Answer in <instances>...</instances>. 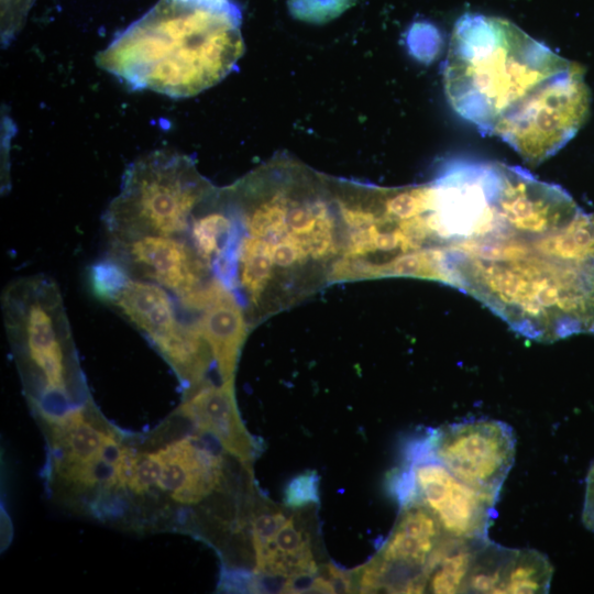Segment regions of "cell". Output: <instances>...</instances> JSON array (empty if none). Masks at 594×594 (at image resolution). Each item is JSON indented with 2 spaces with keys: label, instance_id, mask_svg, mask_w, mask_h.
<instances>
[{
  "label": "cell",
  "instance_id": "obj_12",
  "mask_svg": "<svg viewBox=\"0 0 594 594\" xmlns=\"http://www.w3.org/2000/svg\"><path fill=\"white\" fill-rule=\"evenodd\" d=\"M58 420L55 440L64 455L58 466L61 475L78 486L96 485L100 465H113L120 446L112 436L85 421L78 410Z\"/></svg>",
  "mask_w": 594,
  "mask_h": 594
},
{
  "label": "cell",
  "instance_id": "obj_15",
  "mask_svg": "<svg viewBox=\"0 0 594 594\" xmlns=\"http://www.w3.org/2000/svg\"><path fill=\"white\" fill-rule=\"evenodd\" d=\"M553 568L546 554L535 549L508 548L504 560L497 593H547Z\"/></svg>",
  "mask_w": 594,
  "mask_h": 594
},
{
  "label": "cell",
  "instance_id": "obj_4",
  "mask_svg": "<svg viewBox=\"0 0 594 594\" xmlns=\"http://www.w3.org/2000/svg\"><path fill=\"white\" fill-rule=\"evenodd\" d=\"M216 190L189 156L153 151L127 167L103 223L110 239L148 234L184 238L196 212Z\"/></svg>",
  "mask_w": 594,
  "mask_h": 594
},
{
  "label": "cell",
  "instance_id": "obj_9",
  "mask_svg": "<svg viewBox=\"0 0 594 594\" xmlns=\"http://www.w3.org/2000/svg\"><path fill=\"white\" fill-rule=\"evenodd\" d=\"M109 256L130 275L154 282L177 296L178 301L205 286L210 266L187 239L136 235L110 239Z\"/></svg>",
  "mask_w": 594,
  "mask_h": 594
},
{
  "label": "cell",
  "instance_id": "obj_17",
  "mask_svg": "<svg viewBox=\"0 0 594 594\" xmlns=\"http://www.w3.org/2000/svg\"><path fill=\"white\" fill-rule=\"evenodd\" d=\"M283 502L286 507L297 509L319 502V475L306 471L293 477L286 485Z\"/></svg>",
  "mask_w": 594,
  "mask_h": 594
},
{
  "label": "cell",
  "instance_id": "obj_13",
  "mask_svg": "<svg viewBox=\"0 0 594 594\" xmlns=\"http://www.w3.org/2000/svg\"><path fill=\"white\" fill-rule=\"evenodd\" d=\"M107 304L153 344L183 321L167 289L154 282L132 275H129L125 283Z\"/></svg>",
  "mask_w": 594,
  "mask_h": 594
},
{
  "label": "cell",
  "instance_id": "obj_2",
  "mask_svg": "<svg viewBox=\"0 0 594 594\" xmlns=\"http://www.w3.org/2000/svg\"><path fill=\"white\" fill-rule=\"evenodd\" d=\"M452 286L534 341L594 334V212L536 230L514 222L472 240Z\"/></svg>",
  "mask_w": 594,
  "mask_h": 594
},
{
  "label": "cell",
  "instance_id": "obj_16",
  "mask_svg": "<svg viewBox=\"0 0 594 594\" xmlns=\"http://www.w3.org/2000/svg\"><path fill=\"white\" fill-rule=\"evenodd\" d=\"M358 0H287L290 15L301 22L323 24L330 22L351 7Z\"/></svg>",
  "mask_w": 594,
  "mask_h": 594
},
{
  "label": "cell",
  "instance_id": "obj_14",
  "mask_svg": "<svg viewBox=\"0 0 594 594\" xmlns=\"http://www.w3.org/2000/svg\"><path fill=\"white\" fill-rule=\"evenodd\" d=\"M210 346L219 376L233 382L241 348L248 334L243 307L232 290H227L202 311L195 321Z\"/></svg>",
  "mask_w": 594,
  "mask_h": 594
},
{
  "label": "cell",
  "instance_id": "obj_7",
  "mask_svg": "<svg viewBox=\"0 0 594 594\" xmlns=\"http://www.w3.org/2000/svg\"><path fill=\"white\" fill-rule=\"evenodd\" d=\"M432 457L459 480L498 501L516 455L513 428L501 420L480 418L429 430Z\"/></svg>",
  "mask_w": 594,
  "mask_h": 594
},
{
  "label": "cell",
  "instance_id": "obj_10",
  "mask_svg": "<svg viewBox=\"0 0 594 594\" xmlns=\"http://www.w3.org/2000/svg\"><path fill=\"white\" fill-rule=\"evenodd\" d=\"M162 474L157 486L182 504H197L221 483V458L196 436L172 441L157 451Z\"/></svg>",
  "mask_w": 594,
  "mask_h": 594
},
{
  "label": "cell",
  "instance_id": "obj_23",
  "mask_svg": "<svg viewBox=\"0 0 594 594\" xmlns=\"http://www.w3.org/2000/svg\"><path fill=\"white\" fill-rule=\"evenodd\" d=\"M327 576L331 581L334 593H348L352 592V579L348 572H343L333 564L326 566Z\"/></svg>",
  "mask_w": 594,
  "mask_h": 594
},
{
  "label": "cell",
  "instance_id": "obj_6",
  "mask_svg": "<svg viewBox=\"0 0 594 594\" xmlns=\"http://www.w3.org/2000/svg\"><path fill=\"white\" fill-rule=\"evenodd\" d=\"M399 519L378 554L361 572L362 593H422L437 562L457 539L421 503L400 507Z\"/></svg>",
  "mask_w": 594,
  "mask_h": 594
},
{
  "label": "cell",
  "instance_id": "obj_19",
  "mask_svg": "<svg viewBox=\"0 0 594 594\" xmlns=\"http://www.w3.org/2000/svg\"><path fill=\"white\" fill-rule=\"evenodd\" d=\"M162 474V462L156 452L139 454L135 473L129 488L135 494H143L157 485Z\"/></svg>",
  "mask_w": 594,
  "mask_h": 594
},
{
  "label": "cell",
  "instance_id": "obj_5",
  "mask_svg": "<svg viewBox=\"0 0 594 594\" xmlns=\"http://www.w3.org/2000/svg\"><path fill=\"white\" fill-rule=\"evenodd\" d=\"M4 326L42 378L46 392L66 395L70 330L56 284L43 275L11 282L2 296Z\"/></svg>",
  "mask_w": 594,
  "mask_h": 594
},
{
  "label": "cell",
  "instance_id": "obj_1",
  "mask_svg": "<svg viewBox=\"0 0 594 594\" xmlns=\"http://www.w3.org/2000/svg\"><path fill=\"white\" fill-rule=\"evenodd\" d=\"M443 86L462 119L531 165L561 150L590 111L583 68L498 16L465 13L457 20Z\"/></svg>",
  "mask_w": 594,
  "mask_h": 594
},
{
  "label": "cell",
  "instance_id": "obj_11",
  "mask_svg": "<svg viewBox=\"0 0 594 594\" xmlns=\"http://www.w3.org/2000/svg\"><path fill=\"white\" fill-rule=\"evenodd\" d=\"M180 411L199 431L212 435L227 452L245 463L252 460L254 446L238 411L233 382L198 387Z\"/></svg>",
  "mask_w": 594,
  "mask_h": 594
},
{
  "label": "cell",
  "instance_id": "obj_18",
  "mask_svg": "<svg viewBox=\"0 0 594 594\" xmlns=\"http://www.w3.org/2000/svg\"><path fill=\"white\" fill-rule=\"evenodd\" d=\"M438 30L428 22H416L407 34V44L411 53L419 59L431 61L440 45Z\"/></svg>",
  "mask_w": 594,
  "mask_h": 594
},
{
  "label": "cell",
  "instance_id": "obj_3",
  "mask_svg": "<svg viewBox=\"0 0 594 594\" xmlns=\"http://www.w3.org/2000/svg\"><path fill=\"white\" fill-rule=\"evenodd\" d=\"M232 0H161L96 56L131 89L187 98L219 84L244 53Z\"/></svg>",
  "mask_w": 594,
  "mask_h": 594
},
{
  "label": "cell",
  "instance_id": "obj_20",
  "mask_svg": "<svg viewBox=\"0 0 594 594\" xmlns=\"http://www.w3.org/2000/svg\"><path fill=\"white\" fill-rule=\"evenodd\" d=\"M282 512H265L257 515L252 522V543L255 553L262 551L287 520Z\"/></svg>",
  "mask_w": 594,
  "mask_h": 594
},
{
  "label": "cell",
  "instance_id": "obj_22",
  "mask_svg": "<svg viewBox=\"0 0 594 594\" xmlns=\"http://www.w3.org/2000/svg\"><path fill=\"white\" fill-rule=\"evenodd\" d=\"M582 520L584 526L594 532V462L592 463L587 479L585 498L582 512Z\"/></svg>",
  "mask_w": 594,
  "mask_h": 594
},
{
  "label": "cell",
  "instance_id": "obj_21",
  "mask_svg": "<svg viewBox=\"0 0 594 594\" xmlns=\"http://www.w3.org/2000/svg\"><path fill=\"white\" fill-rule=\"evenodd\" d=\"M139 454L130 448L120 447L112 466V485L129 487L135 473Z\"/></svg>",
  "mask_w": 594,
  "mask_h": 594
},
{
  "label": "cell",
  "instance_id": "obj_8",
  "mask_svg": "<svg viewBox=\"0 0 594 594\" xmlns=\"http://www.w3.org/2000/svg\"><path fill=\"white\" fill-rule=\"evenodd\" d=\"M403 466L410 475L417 502L436 516L448 535L462 540L487 539L497 501L469 486L436 460L424 436L407 444Z\"/></svg>",
  "mask_w": 594,
  "mask_h": 594
}]
</instances>
